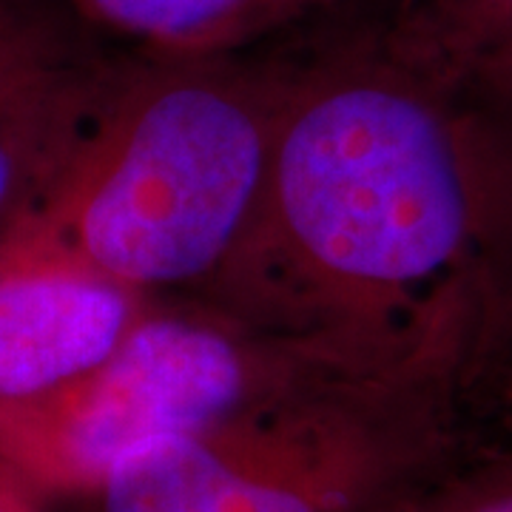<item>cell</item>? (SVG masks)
I'll list each match as a JSON object with an SVG mask.
<instances>
[{
    "instance_id": "cell-10",
    "label": "cell",
    "mask_w": 512,
    "mask_h": 512,
    "mask_svg": "<svg viewBox=\"0 0 512 512\" xmlns=\"http://www.w3.org/2000/svg\"><path fill=\"white\" fill-rule=\"evenodd\" d=\"M396 15L456 63L512 57V0H390Z\"/></svg>"
},
{
    "instance_id": "cell-2",
    "label": "cell",
    "mask_w": 512,
    "mask_h": 512,
    "mask_svg": "<svg viewBox=\"0 0 512 512\" xmlns=\"http://www.w3.org/2000/svg\"><path fill=\"white\" fill-rule=\"evenodd\" d=\"M279 106L274 40L134 55L72 163L3 237L154 299L194 296L254 214Z\"/></svg>"
},
{
    "instance_id": "cell-3",
    "label": "cell",
    "mask_w": 512,
    "mask_h": 512,
    "mask_svg": "<svg viewBox=\"0 0 512 512\" xmlns=\"http://www.w3.org/2000/svg\"><path fill=\"white\" fill-rule=\"evenodd\" d=\"M476 328L146 447L46 512H382L478 436Z\"/></svg>"
},
{
    "instance_id": "cell-9",
    "label": "cell",
    "mask_w": 512,
    "mask_h": 512,
    "mask_svg": "<svg viewBox=\"0 0 512 512\" xmlns=\"http://www.w3.org/2000/svg\"><path fill=\"white\" fill-rule=\"evenodd\" d=\"M382 512H512V439L478 436Z\"/></svg>"
},
{
    "instance_id": "cell-4",
    "label": "cell",
    "mask_w": 512,
    "mask_h": 512,
    "mask_svg": "<svg viewBox=\"0 0 512 512\" xmlns=\"http://www.w3.org/2000/svg\"><path fill=\"white\" fill-rule=\"evenodd\" d=\"M419 350L373 356L259 330L197 299H154L92 379L0 421V464L40 498H60L146 447L205 433L319 376Z\"/></svg>"
},
{
    "instance_id": "cell-7",
    "label": "cell",
    "mask_w": 512,
    "mask_h": 512,
    "mask_svg": "<svg viewBox=\"0 0 512 512\" xmlns=\"http://www.w3.org/2000/svg\"><path fill=\"white\" fill-rule=\"evenodd\" d=\"M134 55H231L265 46L348 0H63Z\"/></svg>"
},
{
    "instance_id": "cell-8",
    "label": "cell",
    "mask_w": 512,
    "mask_h": 512,
    "mask_svg": "<svg viewBox=\"0 0 512 512\" xmlns=\"http://www.w3.org/2000/svg\"><path fill=\"white\" fill-rule=\"evenodd\" d=\"M478 168V359L512 342V57L464 63Z\"/></svg>"
},
{
    "instance_id": "cell-5",
    "label": "cell",
    "mask_w": 512,
    "mask_h": 512,
    "mask_svg": "<svg viewBox=\"0 0 512 512\" xmlns=\"http://www.w3.org/2000/svg\"><path fill=\"white\" fill-rule=\"evenodd\" d=\"M123 57L63 0H0V237L72 163Z\"/></svg>"
},
{
    "instance_id": "cell-1",
    "label": "cell",
    "mask_w": 512,
    "mask_h": 512,
    "mask_svg": "<svg viewBox=\"0 0 512 512\" xmlns=\"http://www.w3.org/2000/svg\"><path fill=\"white\" fill-rule=\"evenodd\" d=\"M279 106L254 214L202 305L279 336L399 356L481 319L464 72L390 0L274 40Z\"/></svg>"
},
{
    "instance_id": "cell-6",
    "label": "cell",
    "mask_w": 512,
    "mask_h": 512,
    "mask_svg": "<svg viewBox=\"0 0 512 512\" xmlns=\"http://www.w3.org/2000/svg\"><path fill=\"white\" fill-rule=\"evenodd\" d=\"M154 296L0 237V421L92 379Z\"/></svg>"
},
{
    "instance_id": "cell-11",
    "label": "cell",
    "mask_w": 512,
    "mask_h": 512,
    "mask_svg": "<svg viewBox=\"0 0 512 512\" xmlns=\"http://www.w3.org/2000/svg\"><path fill=\"white\" fill-rule=\"evenodd\" d=\"M473 404L478 421H498L501 436L512 439V342L478 359Z\"/></svg>"
},
{
    "instance_id": "cell-12",
    "label": "cell",
    "mask_w": 512,
    "mask_h": 512,
    "mask_svg": "<svg viewBox=\"0 0 512 512\" xmlns=\"http://www.w3.org/2000/svg\"><path fill=\"white\" fill-rule=\"evenodd\" d=\"M0 512H46L43 498L0 464Z\"/></svg>"
}]
</instances>
